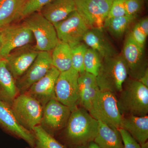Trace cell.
Masks as SVG:
<instances>
[{
  "label": "cell",
  "instance_id": "obj_37",
  "mask_svg": "<svg viewBox=\"0 0 148 148\" xmlns=\"http://www.w3.org/2000/svg\"><path fill=\"white\" fill-rule=\"evenodd\" d=\"M20 1H21L23 2L24 3L26 1H27V0H20Z\"/></svg>",
  "mask_w": 148,
  "mask_h": 148
},
{
  "label": "cell",
  "instance_id": "obj_8",
  "mask_svg": "<svg viewBox=\"0 0 148 148\" xmlns=\"http://www.w3.org/2000/svg\"><path fill=\"white\" fill-rule=\"evenodd\" d=\"M74 1L76 10L89 29H104L113 0Z\"/></svg>",
  "mask_w": 148,
  "mask_h": 148
},
{
  "label": "cell",
  "instance_id": "obj_12",
  "mask_svg": "<svg viewBox=\"0 0 148 148\" xmlns=\"http://www.w3.org/2000/svg\"><path fill=\"white\" fill-rule=\"evenodd\" d=\"M121 54L127 66L130 78L139 79L148 69L144 49L135 43L127 35Z\"/></svg>",
  "mask_w": 148,
  "mask_h": 148
},
{
  "label": "cell",
  "instance_id": "obj_19",
  "mask_svg": "<svg viewBox=\"0 0 148 148\" xmlns=\"http://www.w3.org/2000/svg\"><path fill=\"white\" fill-rule=\"evenodd\" d=\"M121 128L127 131L140 145H143L148 142V115L123 116Z\"/></svg>",
  "mask_w": 148,
  "mask_h": 148
},
{
  "label": "cell",
  "instance_id": "obj_14",
  "mask_svg": "<svg viewBox=\"0 0 148 148\" xmlns=\"http://www.w3.org/2000/svg\"><path fill=\"white\" fill-rule=\"evenodd\" d=\"M0 128L13 138L22 140L31 147L34 145L33 132L24 128L18 123L10 106L0 101Z\"/></svg>",
  "mask_w": 148,
  "mask_h": 148
},
{
  "label": "cell",
  "instance_id": "obj_28",
  "mask_svg": "<svg viewBox=\"0 0 148 148\" xmlns=\"http://www.w3.org/2000/svg\"><path fill=\"white\" fill-rule=\"evenodd\" d=\"M53 0H27L23 4L19 19L24 18L30 14L39 12L46 5Z\"/></svg>",
  "mask_w": 148,
  "mask_h": 148
},
{
  "label": "cell",
  "instance_id": "obj_10",
  "mask_svg": "<svg viewBox=\"0 0 148 148\" xmlns=\"http://www.w3.org/2000/svg\"><path fill=\"white\" fill-rule=\"evenodd\" d=\"M53 26L59 40L68 43L71 47L81 42L84 35L89 29L77 10Z\"/></svg>",
  "mask_w": 148,
  "mask_h": 148
},
{
  "label": "cell",
  "instance_id": "obj_5",
  "mask_svg": "<svg viewBox=\"0 0 148 148\" xmlns=\"http://www.w3.org/2000/svg\"><path fill=\"white\" fill-rule=\"evenodd\" d=\"M23 23L32 32L38 51L51 52L59 41L53 24L41 13L34 12L24 18Z\"/></svg>",
  "mask_w": 148,
  "mask_h": 148
},
{
  "label": "cell",
  "instance_id": "obj_6",
  "mask_svg": "<svg viewBox=\"0 0 148 148\" xmlns=\"http://www.w3.org/2000/svg\"><path fill=\"white\" fill-rule=\"evenodd\" d=\"M10 108L18 123L25 129L32 132L40 125L43 107L35 98L25 93L19 94Z\"/></svg>",
  "mask_w": 148,
  "mask_h": 148
},
{
  "label": "cell",
  "instance_id": "obj_22",
  "mask_svg": "<svg viewBox=\"0 0 148 148\" xmlns=\"http://www.w3.org/2000/svg\"><path fill=\"white\" fill-rule=\"evenodd\" d=\"M51 52L52 66L60 73L71 69V49L69 44L59 41Z\"/></svg>",
  "mask_w": 148,
  "mask_h": 148
},
{
  "label": "cell",
  "instance_id": "obj_29",
  "mask_svg": "<svg viewBox=\"0 0 148 148\" xmlns=\"http://www.w3.org/2000/svg\"><path fill=\"white\" fill-rule=\"evenodd\" d=\"M118 130L121 135L124 148H148V142L141 146L126 130L122 128Z\"/></svg>",
  "mask_w": 148,
  "mask_h": 148
},
{
  "label": "cell",
  "instance_id": "obj_36",
  "mask_svg": "<svg viewBox=\"0 0 148 148\" xmlns=\"http://www.w3.org/2000/svg\"><path fill=\"white\" fill-rule=\"evenodd\" d=\"M1 49H2V45H1V35H0V60L2 59H3L2 58L1 56Z\"/></svg>",
  "mask_w": 148,
  "mask_h": 148
},
{
  "label": "cell",
  "instance_id": "obj_13",
  "mask_svg": "<svg viewBox=\"0 0 148 148\" xmlns=\"http://www.w3.org/2000/svg\"><path fill=\"white\" fill-rule=\"evenodd\" d=\"M52 66L51 52L39 51L29 69L16 80L19 94L25 93L32 85L45 75Z\"/></svg>",
  "mask_w": 148,
  "mask_h": 148
},
{
  "label": "cell",
  "instance_id": "obj_18",
  "mask_svg": "<svg viewBox=\"0 0 148 148\" xmlns=\"http://www.w3.org/2000/svg\"><path fill=\"white\" fill-rule=\"evenodd\" d=\"M76 10L74 0H53L44 7L40 12L54 25L63 21Z\"/></svg>",
  "mask_w": 148,
  "mask_h": 148
},
{
  "label": "cell",
  "instance_id": "obj_3",
  "mask_svg": "<svg viewBox=\"0 0 148 148\" xmlns=\"http://www.w3.org/2000/svg\"><path fill=\"white\" fill-rule=\"evenodd\" d=\"M127 66L121 53L103 58L96 76L100 90L109 91L116 95L121 91L128 77Z\"/></svg>",
  "mask_w": 148,
  "mask_h": 148
},
{
  "label": "cell",
  "instance_id": "obj_33",
  "mask_svg": "<svg viewBox=\"0 0 148 148\" xmlns=\"http://www.w3.org/2000/svg\"><path fill=\"white\" fill-rule=\"evenodd\" d=\"M139 27L143 33L148 36V18L147 16L144 17L137 23Z\"/></svg>",
  "mask_w": 148,
  "mask_h": 148
},
{
  "label": "cell",
  "instance_id": "obj_31",
  "mask_svg": "<svg viewBox=\"0 0 148 148\" xmlns=\"http://www.w3.org/2000/svg\"><path fill=\"white\" fill-rule=\"evenodd\" d=\"M145 0H125V15L137 16L143 9Z\"/></svg>",
  "mask_w": 148,
  "mask_h": 148
},
{
  "label": "cell",
  "instance_id": "obj_32",
  "mask_svg": "<svg viewBox=\"0 0 148 148\" xmlns=\"http://www.w3.org/2000/svg\"><path fill=\"white\" fill-rule=\"evenodd\" d=\"M125 0H113L108 15L106 19L114 18L125 15Z\"/></svg>",
  "mask_w": 148,
  "mask_h": 148
},
{
  "label": "cell",
  "instance_id": "obj_17",
  "mask_svg": "<svg viewBox=\"0 0 148 148\" xmlns=\"http://www.w3.org/2000/svg\"><path fill=\"white\" fill-rule=\"evenodd\" d=\"M82 41L88 47L95 51L103 58L112 57L119 54L116 49L104 34L103 30L88 29Z\"/></svg>",
  "mask_w": 148,
  "mask_h": 148
},
{
  "label": "cell",
  "instance_id": "obj_30",
  "mask_svg": "<svg viewBox=\"0 0 148 148\" xmlns=\"http://www.w3.org/2000/svg\"><path fill=\"white\" fill-rule=\"evenodd\" d=\"M128 35L135 43L145 49L147 36L141 30L137 23L132 27Z\"/></svg>",
  "mask_w": 148,
  "mask_h": 148
},
{
  "label": "cell",
  "instance_id": "obj_11",
  "mask_svg": "<svg viewBox=\"0 0 148 148\" xmlns=\"http://www.w3.org/2000/svg\"><path fill=\"white\" fill-rule=\"evenodd\" d=\"M1 56L4 58L14 49L30 45L33 41L32 32L23 23L10 24L0 29Z\"/></svg>",
  "mask_w": 148,
  "mask_h": 148
},
{
  "label": "cell",
  "instance_id": "obj_35",
  "mask_svg": "<svg viewBox=\"0 0 148 148\" xmlns=\"http://www.w3.org/2000/svg\"><path fill=\"white\" fill-rule=\"evenodd\" d=\"M76 148H101L100 147H99L94 142V141H92L90 143H88L85 145H83L79 146V147H77Z\"/></svg>",
  "mask_w": 148,
  "mask_h": 148
},
{
  "label": "cell",
  "instance_id": "obj_4",
  "mask_svg": "<svg viewBox=\"0 0 148 148\" xmlns=\"http://www.w3.org/2000/svg\"><path fill=\"white\" fill-rule=\"evenodd\" d=\"M88 112L98 121L113 128L121 127L123 116L118 107L116 95L100 90Z\"/></svg>",
  "mask_w": 148,
  "mask_h": 148
},
{
  "label": "cell",
  "instance_id": "obj_9",
  "mask_svg": "<svg viewBox=\"0 0 148 148\" xmlns=\"http://www.w3.org/2000/svg\"><path fill=\"white\" fill-rule=\"evenodd\" d=\"M71 110L55 99L50 100L43 107L41 127L49 135L55 137L66 127Z\"/></svg>",
  "mask_w": 148,
  "mask_h": 148
},
{
  "label": "cell",
  "instance_id": "obj_34",
  "mask_svg": "<svg viewBox=\"0 0 148 148\" xmlns=\"http://www.w3.org/2000/svg\"><path fill=\"white\" fill-rule=\"evenodd\" d=\"M138 80L146 87H148V69Z\"/></svg>",
  "mask_w": 148,
  "mask_h": 148
},
{
  "label": "cell",
  "instance_id": "obj_27",
  "mask_svg": "<svg viewBox=\"0 0 148 148\" xmlns=\"http://www.w3.org/2000/svg\"><path fill=\"white\" fill-rule=\"evenodd\" d=\"M103 59V57L98 52L90 48H88L85 54L84 63L85 71L96 77Z\"/></svg>",
  "mask_w": 148,
  "mask_h": 148
},
{
  "label": "cell",
  "instance_id": "obj_21",
  "mask_svg": "<svg viewBox=\"0 0 148 148\" xmlns=\"http://www.w3.org/2000/svg\"><path fill=\"white\" fill-rule=\"evenodd\" d=\"M98 121V132L93 141L101 148H124L118 129Z\"/></svg>",
  "mask_w": 148,
  "mask_h": 148
},
{
  "label": "cell",
  "instance_id": "obj_1",
  "mask_svg": "<svg viewBox=\"0 0 148 148\" xmlns=\"http://www.w3.org/2000/svg\"><path fill=\"white\" fill-rule=\"evenodd\" d=\"M98 121L82 107L71 111L66 127L57 139L69 148H76L94 141Z\"/></svg>",
  "mask_w": 148,
  "mask_h": 148
},
{
  "label": "cell",
  "instance_id": "obj_23",
  "mask_svg": "<svg viewBox=\"0 0 148 148\" xmlns=\"http://www.w3.org/2000/svg\"><path fill=\"white\" fill-rule=\"evenodd\" d=\"M24 3L20 0H0V29L19 19Z\"/></svg>",
  "mask_w": 148,
  "mask_h": 148
},
{
  "label": "cell",
  "instance_id": "obj_25",
  "mask_svg": "<svg viewBox=\"0 0 148 148\" xmlns=\"http://www.w3.org/2000/svg\"><path fill=\"white\" fill-rule=\"evenodd\" d=\"M32 132L35 136L34 145L27 148H69L45 131L40 125L34 127Z\"/></svg>",
  "mask_w": 148,
  "mask_h": 148
},
{
  "label": "cell",
  "instance_id": "obj_16",
  "mask_svg": "<svg viewBox=\"0 0 148 148\" xmlns=\"http://www.w3.org/2000/svg\"><path fill=\"white\" fill-rule=\"evenodd\" d=\"M60 73L52 66L45 75L32 85L24 93L35 98L44 107L49 101L55 99V85Z\"/></svg>",
  "mask_w": 148,
  "mask_h": 148
},
{
  "label": "cell",
  "instance_id": "obj_7",
  "mask_svg": "<svg viewBox=\"0 0 148 148\" xmlns=\"http://www.w3.org/2000/svg\"><path fill=\"white\" fill-rule=\"evenodd\" d=\"M79 76V73L71 68L60 73L55 85V99L71 111L80 105Z\"/></svg>",
  "mask_w": 148,
  "mask_h": 148
},
{
  "label": "cell",
  "instance_id": "obj_2",
  "mask_svg": "<svg viewBox=\"0 0 148 148\" xmlns=\"http://www.w3.org/2000/svg\"><path fill=\"white\" fill-rule=\"evenodd\" d=\"M117 95L118 107L123 116L148 115V87L138 80L127 78Z\"/></svg>",
  "mask_w": 148,
  "mask_h": 148
},
{
  "label": "cell",
  "instance_id": "obj_20",
  "mask_svg": "<svg viewBox=\"0 0 148 148\" xmlns=\"http://www.w3.org/2000/svg\"><path fill=\"white\" fill-rule=\"evenodd\" d=\"M19 95L16 80L7 67L5 59L0 60V101L11 106Z\"/></svg>",
  "mask_w": 148,
  "mask_h": 148
},
{
  "label": "cell",
  "instance_id": "obj_24",
  "mask_svg": "<svg viewBox=\"0 0 148 148\" xmlns=\"http://www.w3.org/2000/svg\"><path fill=\"white\" fill-rule=\"evenodd\" d=\"M136 17L137 16L125 15L106 19L104 23V28H106L114 38L120 39L127 32Z\"/></svg>",
  "mask_w": 148,
  "mask_h": 148
},
{
  "label": "cell",
  "instance_id": "obj_15",
  "mask_svg": "<svg viewBox=\"0 0 148 148\" xmlns=\"http://www.w3.org/2000/svg\"><path fill=\"white\" fill-rule=\"evenodd\" d=\"M39 51L31 45L12 51L5 59L7 67L15 80L29 69L35 61Z\"/></svg>",
  "mask_w": 148,
  "mask_h": 148
},
{
  "label": "cell",
  "instance_id": "obj_26",
  "mask_svg": "<svg viewBox=\"0 0 148 148\" xmlns=\"http://www.w3.org/2000/svg\"><path fill=\"white\" fill-rule=\"evenodd\" d=\"M88 46L84 43H78L71 46L72 68L79 73L85 71L84 58Z\"/></svg>",
  "mask_w": 148,
  "mask_h": 148
}]
</instances>
